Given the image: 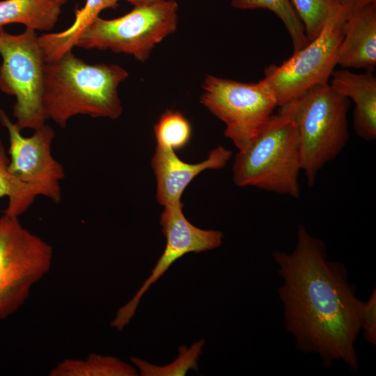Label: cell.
<instances>
[{
  "label": "cell",
  "mask_w": 376,
  "mask_h": 376,
  "mask_svg": "<svg viewBox=\"0 0 376 376\" xmlns=\"http://www.w3.org/2000/svg\"><path fill=\"white\" fill-rule=\"evenodd\" d=\"M200 101L226 125L224 134L238 152L245 151L278 107L264 79L243 83L207 75Z\"/></svg>",
  "instance_id": "cell-8"
},
{
  "label": "cell",
  "mask_w": 376,
  "mask_h": 376,
  "mask_svg": "<svg viewBox=\"0 0 376 376\" xmlns=\"http://www.w3.org/2000/svg\"><path fill=\"white\" fill-rule=\"evenodd\" d=\"M204 343V340H200L189 347L181 345L178 349V358L163 366L151 364L134 357H131L130 360L143 376H184L189 370H198V360L202 354Z\"/></svg>",
  "instance_id": "cell-21"
},
{
  "label": "cell",
  "mask_w": 376,
  "mask_h": 376,
  "mask_svg": "<svg viewBox=\"0 0 376 376\" xmlns=\"http://www.w3.org/2000/svg\"><path fill=\"white\" fill-rule=\"evenodd\" d=\"M272 256L282 280L277 291L285 329L295 347L317 354L326 368L340 361L358 370L355 343L362 301L348 281L346 267L329 260L324 242L302 224L294 249L274 250Z\"/></svg>",
  "instance_id": "cell-1"
},
{
  "label": "cell",
  "mask_w": 376,
  "mask_h": 376,
  "mask_svg": "<svg viewBox=\"0 0 376 376\" xmlns=\"http://www.w3.org/2000/svg\"><path fill=\"white\" fill-rule=\"evenodd\" d=\"M330 86L354 103L353 114L356 134L366 141L376 138V77L373 72L354 73L348 70L334 71Z\"/></svg>",
  "instance_id": "cell-14"
},
{
  "label": "cell",
  "mask_w": 376,
  "mask_h": 376,
  "mask_svg": "<svg viewBox=\"0 0 376 376\" xmlns=\"http://www.w3.org/2000/svg\"><path fill=\"white\" fill-rule=\"evenodd\" d=\"M279 107L251 146L237 153L233 180L238 187H254L297 198L301 171L298 130L287 107Z\"/></svg>",
  "instance_id": "cell-3"
},
{
  "label": "cell",
  "mask_w": 376,
  "mask_h": 376,
  "mask_svg": "<svg viewBox=\"0 0 376 376\" xmlns=\"http://www.w3.org/2000/svg\"><path fill=\"white\" fill-rule=\"evenodd\" d=\"M0 90L16 97V125L21 131L40 128L47 120L42 102L46 61L36 31L13 35L0 28Z\"/></svg>",
  "instance_id": "cell-6"
},
{
  "label": "cell",
  "mask_w": 376,
  "mask_h": 376,
  "mask_svg": "<svg viewBox=\"0 0 376 376\" xmlns=\"http://www.w3.org/2000/svg\"><path fill=\"white\" fill-rule=\"evenodd\" d=\"M137 370L118 358L91 354L86 359H68L58 363L49 376H136Z\"/></svg>",
  "instance_id": "cell-17"
},
{
  "label": "cell",
  "mask_w": 376,
  "mask_h": 376,
  "mask_svg": "<svg viewBox=\"0 0 376 376\" xmlns=\"http://www.w3.org/2000/svg\"><path fill=\"white\" fill-rule=\"evenodd\" d=\"M56 1H58L59 3H61V5L65 4V3L68 1V0H56Z\"/></svg>",
  "instance_id": "cell-26"
},
{
  "label": "cell",
  "mask_w": 376,
  "mask_h": 376,
  "mask_svg": "<svg viewBox=\"0 0 376 376\" xmlns=\"http://www.w3.org/2000/svg\"><path fill=\"white\" fill-rule=\"evenodd\" d=\"M61 6L56 0L0 1V28L18 23L34 31H50L58 20Z\"/></svg>",
  "instance_id": "cell-16"
},
{
  "label": "cell",
  "mask_w": 376,
  "mask_h": 376,
  "mask_svg": "<svg viewBox=\"0 0 376 376\" xmlns=\"http://www.w3.org/2000/svg\"><path fill=\"white\" fill-rule=\"evenodd\" d=\"M231 157L230 150L219 146L205 161L189 164L179 159L174 150L157 146L151 166L157 180V202L163 206L180 202L185 189L196 175L206 169L224 168Z\"/></svg>",
  "instance_id": "cell-12"
},
{
  "label": "cell",
  "mask_w": 376,
  "mask_h": 376,
  "mask_svg": "<svg viewBox=\"0 0 376 376\" xmlns=\"http://www.w3.org/2000/svg\"><path fill=\"white\" fill-rule=\"evenodd\" d=\"M0 123L8 133V169L26 184L36 196H42L56 204L61 200L60 182L65 178L64 168L52 154L55 133L48 125L34 130L31 136H24L0 108Z\"/></svg>",
  "instance_id": "cell-10"
},
{
  "label": "cell",
  "mask_w": 376,
  "mask_h": 376,
  "mask_svg": "<svg viewBox=\"0 0 376 376\" xmlns=\"http://www.w3.org/2000/svg\"><path fill=\"white\" fill-rule=\"evenodd\" d=\"M336 64L373 72L376 66V2L349 13Z\"/></svg>",
  "instance_id": "cell-13"
},
{
  "label": "cell",
  "mask_w": 376,
  "mask_h": 376,
  "mask_svg": "<svg viewBox=\"0 0 376 376\" xmlns=\"http://www.w3.org/2000/svg\"><path fill=\"white\" fill-rule=\"evenodd\" d=\"M350 12L342 10L320 33L279 65L272 64L263 78L272 90L279 107L298 98L313 87L328 83L336 64Z\"/></svg>",
  "instance_id": "cell-9"
},
{
  "label": "cell",
  "mask_w": 376,
  "mask_h": 376,
  "mask_svg": "<svg viewBox=\"0 0 376 376\" xmlns=\"http://www.w3.org/2000/svg\"><path fill=\"white\" fill-rule=\"evenodd\" d=\"M341 6L351 12L367 3L376 2V0H338Z\"/></svg>",
  "instance_id": "cell-24"
},
{
  "label": "cell",
  "mask_w": 376,
  "mask_h": 376,
  "mask_svg": "<svg viewBox=\"0 0 376 376\" xmlns=\"http://www.w3.org/2000/svg\"><path fill=\"white\" fill-rule=\"evenodd\" d=\"M134 6L118 18L95 17L80 33L75 47L110 49L146 61L155 46L177 29L178 4L174 0H152Z\"/></svg>",
  "instance_id": "cell-5"
},
{
  "label": "cell",
  "mask_w": 376,
  "mask_h": 376,
  "mask_svg": "<svg viewBox=\"0 0 376 376\" xmlns=\"http://www.w3.org/2000/svg\"><path fill=\"white\" fill-rule=\"evenodd\" d=\"M52 246L17 217L0 216V320L15 313L49 271Z\"/></svg>",
  "instance_id": "cell-7"
},
{
  "label": "cell",
  "mask_w": 376,
  "mask_h": 376,
  "mask_svg": "<svg viewBox=\"0 0 376 376\" xmlns=\"http://www.w3.org/2000/svg\"><path fill=\"white\" fill-rule=\"evenodd\" d=\"M158 146L178 150L189 141L191 128L189 120L179 111L167 110L154 125Z\"/></svg>",
  "instance_id": "cell-22"
},
{
  "label": "cell",
  "mask_w": 376,
  "mask_h": 376,
  "mask_svg": "<svg viewBox=\"0 0 376 376\" xmlns=\"http://www.w3.org/2000/svg\"><path fill=\"white\" fill-rule=\"evenodd\" d=\"M233 7L241 10L266 9L274 13L285 25L295 53L309 42L303 24L290 0H230Z\"/></svg>",
  "instance_id": "cell-19"
},
{
  "label": "cell",
  "mask_w": 376,
  "mask_h": 376,
  "mask_svg": "<svg viewBox=\"0 0 376 376\" xmlns=\"http://www.w3.org/2000/svg\"><path fill=\"white\" fill-rule=\"evenodd\" d=\"M120 0H86L84 6L76 10L73 23L67 29L38 36L46 62L58 59L75 47L80 33L104 9H116Z\"/></svg>",
  "instance_id": "cell-15"
},
{
  "label": "cell",
  "mask_w": 376,
  "mask_h": 376,
  "mask_svg": "<svg viewBox=\"0 0 376 376\" xmlns=\"http://www.w3.org/2000/svg\"><path fill=\"white\" fill-rule=\"evenodd\" d=\"M125 1L129 2L130 3L132 4L133 6H134V5H137V4H139V3L150 1H152V0H125Z\"/></svg>",
  "instance_id": "cell-25"
},
{
  "label": "cell",
  "mask_w": 376,
  "mask_h": 376,
  "mask_svg": "<svg viewBox=\"0 0 376 376\" xmlns=\"http://www.w3.org/2000/svg\"><path fill=\"white\" fill-rule=\"evenodd\" d=\"M8 164V152L0 139V198H8L3 214L18 218L29 209L37 196L10 172Z\"/></svg>",
  "instance_id": "cell-18"
},
{
  "label": "cell",
  "mask_w": 376,
  "mask_h": 376,
  "mask_svg": "<svg viewBox=\"0 0 376 376\" xmlns=\"http://www.w3.org/2000/svg\"><path fill=\"white\" fill-rule=\"evenodd\" d=\"M128 75L119 65H91L68 52L45 63V114L63 128L77 115L116 120L123 112L118 88Z\"/></svg>",
  "instance_id": "cell-2"
},
{
  "label": "cell",
  "mask_w": 376,
  "mask_h": 376,
  "mask_svg": "<svg viewBox=\"0 0 376 376\" xmlns=\"http://www.w3.org/2000/svg\"><path fill=\"white\" fill-rule=\"evenodd\" d=\"M290 2L303 24L308 42L320 33L331 19L346 10L338 0H290Z\"/></svg>",
  "instance_id": "cell-20"
},
{
  "label": "cell",
  "mask_w": 376,
  "mask_h": 376,
  "mask_svg": "<svg viewBox=\"0 0 376 376\" xmlns=\"http://www.w3.org/2000/svg\"><path fill=\"white\" fill-rule=\"evenodd\" d=\"M159 224L166 246L150 275L132 299L120 307L111 326L121 331L134 315L140 300L149 288L161 278L177 260L189 253H200L219 247L224 235L217 230H204L192 225L185 217L182 201L166 205Z\"/></svg>",
  "instance_id": "cell-11"
},
{
  "label": "cell",
  "mask_w": 376,
  "mask_h": 376,
  "mask_svg": "<svg viewBox=\"0 0 376 376\" xmlns=\"http://www.w3.org/2000/svg\"><path fill=\"white\" fill-rule=\"evenodd\" d=\"M284 105L297 125L301 171L312 187L320 171L336 157L349 139V99L326 83Z\"/></svg>",
  "instance_id": "cell-4"
},
{
  "label": "cell",
  "mask_w": 376,
  "mask_h": 376,
  "mask_svg": "<svg viewBox=\"0 0 376 376\" xmlns=\"http://www.w3.org/2000/svg\"><path fill=\"white\" fill-rule=\"evenodd\" d=\"M361 331L365 340L371 345H376V288L373 290L370 297L361 301L359 312Z\"/></svg>",
  "instance_id": "cell-23"
}]
</instances>
